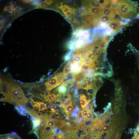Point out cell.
<instances>
[{"mask_svg":"<svg viewBox=\"0 0 139 139\" xmlns=\"http://www.w3.org/2000/svg\"><path fill=\"white\" fill-rule=\"evenodd\" d=\"M115 13L121 18H127L137 15L139 7L129 0H117L113 5Z\"/></svg>","mask_w":139,"mask_h":139,"instance_id":"cell-1","label":"cell"},{"mask_svg":"<svg viewBox=\"0 0 139 139\" xmlns=\"http://www.w3.org/2000/svg\"><path fill=\"white\" fill-rule=\"evenodd\" d=\"M115 15L114 9L110 6L96 14L87 16L84 18L90 23L92 26L99 27L101 24H105L114 19Z\"/></svg>","mask_w":139,"mask_h":139,"instance_id":"cell-2","label":"cell"},{"mask_svg":"<svg viewBox=\"0 0 139 139\" xmlns=\"http://www.w3.org/2000/svg\"><path fill=\"white\" fill-rule=\"evenodd\" d=\"M7 80L10 85L13 101L12 104L15 106L20 105L24 106L29 101L28 99L25 95L21 88L12 80L8 79Z\"/></svg>","mask_w":139,"mask_h":139,"instance_id":"cell-3","label":"cell"},{"mask_svg":"<svg viewBox=\"0 0 139 139\" xmlns=\"http://www.w3.org/2000/svg\"><path fill=\"white\" fill-rule=\"evenodd\" d=\"M0 78V100L13 103L9 83L1 76Z\"/></svg>","mask_w":139,"mask_h":139,"instance_id":"cell-4","label":"cell"},{"mask_svg":"<svg viewBox=\"0 0 139 139\" xmlns=\"http://www.w3.org/2000/svg\"><path fill=\"white\" fill-rule=\"evenodd\" d=\"M65 76L62 73H57L45 82V85L46 89L50 91L53 88L59 85L65 79Z\"/></svg>","mask_w":139,"mask_h":139,"instance_id":"cell-5","label":"cell"},{"mask_svg":"<svg viewBox=\"0 0 139 139\" xmlns=\"http://www.w3.org/2000/svg\"><path fill=\"white\" fill-rule=\"evenodd\" d=\"M104 8H102L86 7L84 8L82 11L81 15L89 16L96 14L103 10Z\"/></svg>","mask_w":139,"mask_h":139,"instance_id":"cell-6","label":"cell"},{"mask_svg":"<svg viewBox=\"0 0 139 139\" xmlns=\"http://www.w3.org/2000/svg\"><path fill=\"white\" fill-rule=\"evenodd\" d=\"M107 26L108 28L113 31V32H115L121 27V21L118 18L114 19L107 23Z\"/></svg>","mask_w":139,"mask_h":139,"instance_id":"cell-7","label":"cell"},{"mask_svg":"<svg viewBox=\"0 0 139 139\" xmlns=\"http://www.w3.org/2000/svg\"><path fill=\"white\" fill-rule=\"evenodd\" d=\"M84 8L97 7L102 8L105 9L107 6L103 5L101 3L99 0H90L84 1Z\"/></svg>","mask_w":139,"mask_h":139,"instance_id":"cell-8","label":"cell"},{"mask_svg":"<svg viewBox=\"0 0 139 139\" xmlns=\"http://www.w3.org/2000/svg\"><path fill=\"white\" fill-rule=\"evenodd\" d=\"M95 62L92 58L90 57H87L82 58L80 63L81 65H87L92 68L96 70L97 69L96 67V65H97Z\"/></svg>","mask_w":139,"mask_h":139,"instance_id":"cell-9","label":"cell"},{"mask_svg":"<svg viewBox=\"0 0 139 139\" xmlns=\"http://www.w3.org/2000/svg\"><path fill=\"white\" fill-rule=\"evenodd\" d=\"M15 108L20 115L26 116L27 114H28L25 108L22 105H15Z\"/></svg>","mask_w":139,"mask_h":139,"instance_id":"cell-10","label":"cell"},{"mask_svg":"<svg viewBox=\"0 0 139 139\" xmlns=\"http://www.w3.org/2000/svg\"><path fill=\"white\" fill-rule=\"evenodd\" d=\"M73 63L71 61H69L65 65L63 69V73L65 76L71 73Z\"/></svg>","mask_w":139,"mask_h":139,"instance_id":"cell-11","label":"cell"},{"mask_svg":"<svg viewBox=\"0 0 139 139\" xmlns=\"http://www.w3.org/2000/svg\"><path fill=\"white\" fill-rule=\"evenodd\" d=\"M60 95L59 94L56 95L54 93H50L47 97H44L43 98L46 101L49 102H53L55 101Z\"/></svg>","mask_w":139,"mask_h":139,"instance_id":"cell-12","label":"cell"},{"mask_svg":"<svg viewBox=\"0 0 139 139\" xmlns=\"http://www.w3.org/2000/svg\"><path fill=\"white\" fill-rule=\"evenodd\" d=\"M108 41V37L107 36H105L102 39L99 47L103 53H105Z\"/></svg>","mask_w":139,"mask_h":139,"instance_id":"cell-13","label":"cell"},{"mask_svg":"<svg viewBox=\"0 0 139 139\" xmlns=\"http://www.w3.org/2000/svg\"><path fill=\"white\" fill-rule=\"evenodd\" d=\"M33 125L32 130L36 129L39 127L41 123V119L39 117H34L32 119Z\"/></svg>","mask_w":139,"mask_h":139,"instance_id":"cell-14","label":"cell"},{"mask_svg":"<svg viewBox=\"0 0 139 139\" xmlns=\"http://www.w3.org/2000/svg\"><path fill=\"white\" fill-rule=\"evenodd\" d=\"M54 1L52 0H45L36 6L34 8H40L47 7L53 3Z\"/></svg>","mask_w":139,"mask_h":139,"instance_id":"cell-15","label":"cell"},{"mask_svg":"<svg viewBox=\"0 0 139 139\" xmlns=\"http://www.w3.org/2000/svg\"><path fill=\"white\" fill-rule=\"evenodd\" d=\"M90 36L89 31L88 30H82L81 33L79 37V39L84 41L88 39Z\"/></svg>","mask_w":139,"mask_h":139,"instance_id":"cell-16","label":"cell"},{"mask_svg":"<svg viewBox=\"0 0 139 139\" xmlns=\"http://www.w3.org/2000/svg\"><path fill=\"white\" fill-rule=\"evenodd\" d=\"M77 139H96V138L93 133H91L81 134Z\"/></svg>","mask_w":139,"mask_h":139,"instance_id":"cell-17","label":"cell"},{"mask_svg":"<svg viewBox=\"0 0 139 139\" xmlns=\"http://www.w3.org/2000/svg\"><path fill=\"white\" fill-rule=\"evenodd\" d=\"M57 91L59 93V94L64 95L66 93L67 91V88L66 86L62 85L57 88Z\"/></svg>","mask_w":139,"mask_h":139,"instance_id":"cell-18","label":"cell"},{"mask_svg":"<svg viewBox=\"0 0 139 139\" xmlns=\"http://www.w3.org/2000/svg\"><path fill=\"white\" fill-rule=\"evenodd\" d=\"M73 77L76 81H79L85 77L83 73L81 71L79 73H74Z\"/></svg>","mask_w":139,"mask_h":139,"instance_id":"cell-19","label":"cell"},{"mask_svg":"<svg viewBox=\"0 0 139 139\" xmlns=\"http://www.w3.org/2000/svg\"><path fill=\"white\" fill-rule=\"evenodd\" d=\"M82 57L74 53L72 56V60L73 64L78 63L80 62Z\"/></svg>","mask_w":139,"mask_h":139,"instance_id":"cell-20","label":"cell"},{"mask_svg":"<svg viewBox=\"0 0 139 139\" xmlns=\"http://www.w3.org/2000/svg\"><path fill=\"white\" fill-rule=\"evenodd\" d=\"M57 120L47 119L46 121L47 125L52 128L54 127L56 125Z\"/></svg>","mask_w":139,"mask_h":139,"instance_id":"cell-21","label":"cell"},{"mask_svg":"<svg viewBox=\"0 0 139 139\" xmlns=\"http://www.w3.org/2000/svg\"><path fill=\"white\" fill-rule=\"evenodd\" d=\"M59 8L61 9L63 13L66 12L70 11H72L75 10L74 8L65 5H60L59 7Z\"/></svg>","mask_w":139,"mask_h":139,"instance_id":"cell-22","label":"cell"},{"mask_svg":"<svg viewBox=\"0 0 139 139\" xmlns=\"http://www.w3.org/2000/svg\"><path fill=\"white\" fill-rule=\"evenodd\" d=\"M63 108L67 115H69V114L72 112L74 110L72 104Z\"/></svg>","mask_w":139,"mask_h":139,"instance_id":"cell-23","label":"cell"},{"mask_svg":"<svg viewBox=\"0 0 139 139\" xmlns=\"http://www.w3.org/2000/svg\"><path fill=\"white\" fill-rule=\"evenodd\" d=\"M81 129L84 131L86 134L92 133V128L90 126H83Z\"/></svg>","mask_w":139,"mask_h":139,"instance_id":"cell-24","label":"cell"},{"mask_svg":"<svg viewBox=\"0 0 139 139\" xmlns=\"http://www.w3.org/2000/svg\"><path fill=\"white\" fill-rule=\"evenodd\" d=\"M102 53H104L103 52L99 47H98V48L94 51V55L95 58L98 59Z\"/></svg>","mask_w":139,"mask_h":139,"instance_id":"cell-25","label":"cell"},{"mask_svg":"<svg viewBox=\"0 0 139 139\" xmlns=\"http://www.w3.org/2000/svg\"><path fill=\"white\" fill-rule=\"evenodd\" d=\"M105 125L104 122L103 121H99L93 123L90 126L92 127H99Z\"/></svg>","mask_w":139,"mask_h":139,"instance_id":"cell-26","label":"cell"},{"mask_svg":"<svg viewBox=\"0 0 139 139\" xmlns=\"http://www.w3.org/2000/svg\"><path fill=\"white\" fill-rule=\"evenodd\" d=\"M77 85L78 89H84L86 90H87L90 87L93 86H89L86 84L84 82H83L81 83H80Z\"/></svg>","mask_w":139,"mask_h":139,"instance_id":"cell-27","label":"cell"},{"mask_svg":"<svg viewBox=\"0 0 139 139\" xmlns=\"http://www.w3.org/2000/svg\"><path fill=\"white\" fill-rule=\"evenodd\" d=\"M84 43V41L78 39L76 41L75 43V48L77 49L81 48L82 47Z\"/></svg>","mask_w":139,"mask_h":139,"instance_id":"cell-28","label":"cell"},{"mask_svg":"<svg viewBox=\"0 0 139 139\" xmlns=\"http://www.w3.org/2000/svg\"><path fill=\"white\" fill-rule=\"evenodd\" d=\"M75 10L72 11H70L66 12L64 13V14L67 18L71 21L72 19L71 17L72 14L74 13Z\"/></svg>","mask_w":139,"mask_h":139,"instance_id":"cell-29","label":"cell"},{"mask_svg":"<svg viewBox=\"0 0 139 139\" xmlns=\"http://www.w3.org/2000/svg\"><path fill=\"white\" fill-rule=\"evenodd\" d=\"M80 100V103L82 108L83 109H84L89 103V102L86 99H81Z\"/></svg>","mask_w":139,"mask_h":139,"instance_id":"cell-30","label":"cell"},{"mask_svg":"<svg viewBox=\"0 0 139 139\" xmlns=\"http://www.w3.org/2000/svg\"><path fill=\"white\" fill-rule=\"evenodd\" d=\"M72 101L71 100H66L62 102L61 106L63 108L72 104Z\"/></svg>","mask_w":139,"mask_h":139,"instance_id":"cell-31","label":"cell"},{"mask_svg":"<svg viewBox=\"0 0 139 139\" xmlns=\"http://www.w3.org/2000/svg\"><path fill=\"white\" fill-rule=\"evenodd\" d=\"M80 111V109L77 107H76L74 110L71 113V116L73 117L78 118L79 117V114L77 113Z\"/></svg>","mask_w":139,"mask_h":139,"instance_id":"cell-32","label":"cell"},{"mask_svg":"<svg viewBox=\"0 0 139 139\" xmlns=\"http://www.w3.org/2000/svg\"><path fill=\"white\" fill-rule=\"evenodd\" d=\"M4 10L8 12H11L15 10V8L13 6L11 5L5 6L4 9Z\"/></svg>","mask_w":139,"mask_h":139,"instance_id":"cell-33","label":"cell"},{"mask_svg":"<svg viewBox=\"0 0 139 139\" xmlns=\"http://www.w3.org/2000/svg\"><path fill=\"white\" fill-rule=\"evenodd\" d=\"M90 111H91L87 108L83 109L81 111L82 117L85 118Z\"/></svg>","mask_w":139,"mask_h":139,"instance_id":"cell-34","label":"cell"},{"mask_svg":"<svg viewBox=\"0 0 139 139\" xmlns=\"http://www.w3.org/2000/svg\"><path fill=\"white\" fill-rule=\"evenodd\" d=\"M63 137L61 134H55L51 136L50 139H62Z\"/></svg>","mask_w":139,"mask_h":139,"instance_id":"cell-35","label":"cell"},{"mask_svg":"<svg viewBox=\"0 0 139 139\" xmlns=\"http://www.w3.org/2000/svg\"><path fill=\"white\" fill-rule=\"evenodd\" d=\"M94 122L92 120H86L85 119L84 125L86 126H90Z\"/></svg>","mask_w":139,"mask_h":139,"instance_id":"cell-36","label":"cell"},{"mask_svg":"<svg viewBox=\"0 0 139 139\" xmlns=\"http://www.w3.org/2000/svg\"><path fill=\"white\" fill-rule=\"evenodd\" d=\"M82 20L86 28L90 29L92 28V25L89 22L86 21L84 20Z\"/></svg>","mask_w":139,"mask_h":139,"instance_id":"cell-37","label":"cell"},{"mask_svg":"<svg viewBox=\"0 0 139 139\" xmlns=\"http://www.w3.org/2000/svg\"><path fill=\"white\" fill-rule=\"evenodd\" d=\"M110 124H105L103 126L104 133H109L110 129Z\"/></svg>","mask_w":139,"mask_h":139,"instance_id":"cell-38","label":"cell"},{"mask_svg":"<svg viewBox=\"0 0 139 139\" xmlns=\"http://www.w3.org/2000/svg\"><path fill=\"white\" fill-rule=\"evenodd\" d=\"M54 133L55 134H62L63 131L58 127H55L53 128Z\"/></svg>","mask_w":139,"mask_h":139,"instance_id":"cell-39","label":"cell"},{"mask_svg":"<svg viewBox=\"0 0 139 139\" xmlns=\"http://www.w3.org/2000/svg\"><path fill=\"white\" fill-rule=\"evenodd\" d=\"M93 115L92 111H90L88 114L86 116L85 118V120H92Z\"/></svg>","mask_w":139,"mask_h":139,"instance_id":"cell-40","label":"cell"},{"mask_svg":"<svg viewBox=\"0 0 139 139\" xmlns=\"http://www.w3.org/2000/svg\"><path fill=\"white\" fill-rule=\"evenodd\" d=\"M72 52L71 51L67 53L64 56V59L65 61H66L69 60L71 56Z\"/></svg>","mask_w":139,"mask_h":139,"instance_id":"cell-41","label":"cell"},{"mask_svg":"<svg viewBox=\"0 0 139 139\" xmlns=\"http://www.w3.org/2000/svg\"><path fill=\"white\" fill-rule=\"evenodd\" d=\"M99 134H103L104 133V132L103 130V126H100L98 127Z\"/></svg>","mask_w":139,"mask_h":139,"instance_id":"cell-42","label":"cell"},{"mask_svg":"<svg viewBox=\"0 0 139 139\" xmlns=\"http://www.w3.org/2000/svg\"><path fill=\"white\" fill-rule=\"evenodd\" d=\"M92 133L99 134L98 128L97 127L92 128Z\"/></svg>","mask_w":139,"mask_h":139,"instance_id":"cell-43","label":"cell"},{"mask_svg":"<svg viewBox=\"0 0 139 139\" xmlns=\"http://www.w3.org/2000/svg\"><path fill=\"white\" fill-rule=\"evenodd\" d=\"M86 97L85 95L83 94H81L80 95L79 99H86Z\"/></svg>","mask_w":139,"mask_h":139,"instance_id":"cell-44","label":"cell"},{"mask_svg":"<svg viewBox=\"0 0 139 139\" xmlns=\"http://www.w3.org/2000/svg\"><path fill=\"white\" fill-rule=\"evenodd\" d=\"M33 0H23V2L25 3H28L32 2Z\"/></svg>","mask_w":139,"mask_h":139,"instance_id":"cell-45","label":"cell"},{"mask_svg":"<svg viewBox=\"0 0 139 139\" xmlns=\"http://www.w3.org/2000/svg\"><path fill=\"white\" fill-rule=\"evenodd\" d=\"M133 139H139V134H137Z\"/></svg>","mask_w":139,"mask_h":139,"instance_id":"cell-46","label":"cell"},{"mask_svg":"<svg viewBox=\"0 0 139 139\" xmlns=\"http://www.w3.org/2000/svg\"><path fill=\"white\" fill-rule=\"evenodd\" d=\"M62 139H65V138L64 137H63Z\"/></svg>","mask_w":139,"mask_h":139,"instance_id":"cell-47","label":"cell"}]
</instances>
